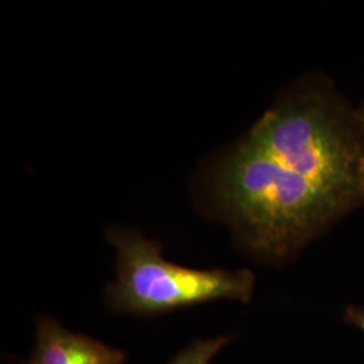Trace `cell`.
Returning <instances> with one entry per match:
<instances>
[{
    "label": "cell",
    "mask_w": 364,
    "mask_h": 364,
    "mask_svg": "<svg viewBox=\"0 0 364 364\" xmlns=\"http://www.w3.org/2000/svg\"><path fill=\"white\" fill-rule=\"evenodd\" d=\"M200 188L209 213L264 263L290 259L364 203L362 176L273 108L209 162Z\"/></svg>",
    "instance_id": "6da1fadb"
},
{
    "label": "cell",
    "mask_w": 364,
    "mask_h": 364,
    "mask_svg": "<svg viewBox=\"0 0 364 364\" xmlns=\"http://www.w3.org/2000/svg\"><path fill=\"white\" fill-rule=\"evenodd\" d=\"M117 254V279L105 289V301L117 313L156 316L213 301L248 302L255 287L250 270L192 269L166 260L161 245L139 231L107 232Z\"/></svg>",
    "instance_id": "7a4b0ae2"
},
{
    "label": "cell",
    "mask_w": 364,
    "mask_h": 364,
    "mask_svg": "<svg viewBox=\"0 0 364 364\" xmlns=\"http://www.w3.org/2000/svg\"><path fill=\"white\" fill-rule=\"evenodd\" d=\"M27 364H126V353L46 316L37 321L36 347Z\"/></svg>",
    "instance_id": "3957f363"
},
{
    "label": "cell",
    "mask_w": 364,
    "mask_h": 364,
    "mask_svg": "<svg viewBox=\"0 0 364 364\" xmlns=\"http://www.w3.org/2000/svg\"><path fill=\"white\" fill-rule=\"evenodd\" d=\"M228 341L230 338L227 336L195 340L176 353L168 364H210L213 358L228 344Z\"/></svg>",
    "instance_id": "277c9868"
},
{
    "label": "cell",
    "mask_w": 364,
    "mask_h": 364,
    "mask_svg": "<svg viewBox=\"0 0 364 364\" xmlns=\"http://www.w3.org/2000/svg\"><path fill=\"white\" fill-rule=\"evenodd\" d=\"M343 318L347 324L358 328L360 332L364 333V308L356 306V305H348L344 309Z\"/></svg>",
    "instance_id": "5b68a950"
},
{
    "label": "cell",
    "mask_w": 364,
    "mask_h": 364,
    "mask_svg": "<svg viewBox=\"0 0 364 364\" xmlns=\"http://www.w3.org/2000/svg\"><path fill=\"white\" fill-rule=\"evenodd\" d=\"M356 117H358V122H359V124L362 126V129H363L364 131V105L362 107L360 111L356 112Z\"/></svg>",
    "instance_id": "8992f818"
}]
</instances>
